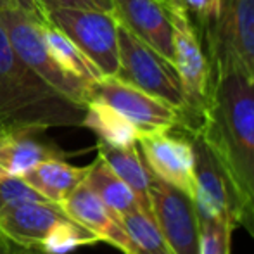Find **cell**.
<instances>
[{"instance_id":"1","label":"cell","mask_w":254,"mask_h":254,"mask_svg":"<svg viewBox=\"0 0 254 254\" xmlns=\"http://www.w3.org/2000/svg\"><path fill=\"white\" fill-rule=\"evenodd\" d=\"M206 54L209 92L195 131L227 182L237 227L254 239V78L228 52Z\"/></svg>"},{"instance_id":"2","label":"cell","mask_w":254,"mask_h":254,"mask_svg":"<svg viewBox=\"0 0 254 254\" xmlns=\"http://www.w3.org/2000/svg\"><path fill=\"white\" fill-rule=\"evenodd\" d=\"M85 111L87 106L61 95L21 61L0 21V133L81 127Z\"/></svg>"},{"instance_id":"3","label":"cell","mask_w":254,"mask_h":254,"mask_svg":"<svg viewBox=\"0 0 254 254\" xmlns=\"http://www.w3.org/2000/svg\"><path fill=\"white\" fill-rule=\"evenodd\" d=\"M0 21L5 28L14 52L24 64H28L45 83L51 85L61 95L80 106H87L90 101L92 83L63 71L54 61L42 31L44 21H38L37 17L19 9L0 10Z\"/></svg>"},{"instance_id":"4","label":"cell","mask_w":254,"mask_h":254,"mask_svg":"<svg viewBox=\"0 0 254 254\" xmlns=\"http://www.w3.org/2000/svg\"><path fill=\"white\" fill-rule=\"evenodd\" d=\"M118 49L120 67L114 76L168 102L180 111L185 121L187 99L173 61L142 42L123 26L118 28Z\"/></svg>"},{"instance_id":"5","label":"cell","mask_w":254,"mask_h":254,"mask_svg":"<svg viewBox=\"0 0 254 254\" xmlns=\"http://www.w3.org/2000/svg\"><path fill=\"white\" fill-rule=\"evenodd\" d=\"M47 23L61 30L92 63L102 76H114L120 67L118 28L113 12L95 9L54 7L45 10Z\"/></svg>"},{"instance_id":"6","label":"cell","mask_w":254,"mask_h":254,"mask_svg":"<svg viewBox=\"0 0 254 254\" xmlns=\"http://www.w3.org/2000/svg\"><path fill=\"white\" fill-rule=\"evenodd\" d=\"M173 23V63L180 76L187 99V114L184 131L197 128L209 92L211 67L206 49L202 47L201 33L185 9L168 7Z\"/></svg>"},{"instance_id":"7","label":"cell","mask_w":254,"mask_h":254,"mask_svg":"<svg viewBox=\"0 0 254 254\" xmlns=\"http://www.w3.org/2000/svg\"><path fill=\"white\" fill-rule=\"evenodd\" d=\"M90 101L113 107L135 125L142 135L180 130L184 127V116L178 109L116 76H102L94 81L90 87Z\"/></svg>"},{"instance_id":"8","label":"cell","mask_w":254,"mask_h":254,"mask_svg":"<svg viewBox=\"0 0 254 254\" xmlns=\"http://www.w3.org/2000/svg\"><path fill=\"white\" fill-rule=\"evenodd\" d=\"M201 38L206 51H225L254 78V0H214Z\"/></svg>"},{"instance_id":"9","label":"cell","mask_w":254,"mask_h":254,"mask_svg":"<svg viewBox=\"0 0 254 254\" xmlns=\"http://www.w3.org/2000/svg\"><path fill=\"white\" fill-rule=\"evenodd\" d=\"M151 214L175 254H199L201 227L194 199L154 175L149 189Z\"/></svg>"},{"instance_id":"10","label":"cell","mask_w":254,"mask_h":254,"mask_svg":"<svg viewBox=\"0 0 254 254\" xmlns=\"http://www.w3.org/2000/svg\"><path fill=\"white\" fill-rule=\"evenodd\" d=\"M152 131L140 135L137 145L149 170L159 180L194 197V147L190 135L184 130Z\"/></svg>"},{"instance_id":"11","label":"cell","mask_w":254,"mask_h":254,"mask_svg":"<svg viewBox=\"0 0 254 254\" xmlns=\"http://www.w3.org/2000/svg\"><path fill=\"white\" fill-rule=\"evenodd\" d=\"M120 26L173 61V23L161 0H111Z\"/></svg>"},{"instance_id":"12","label":"cell","mask_w":254,"mask_h":254,"mask_svg":"<svg viewBox=\"0 0 254 254\" xmlns=\"http://www.w3.org/2000/svg\"><path fill=\"white\" fill-rule=\"evenodd\" d=\"M194 147L195 192L194 204L199 218H230L237 225L234 202L216 159L199 131H187Z\"/></svg>"},{"instance_id":"13","label":"cell","mask_w":254,"mask_h":254,"mask_svg":"<svg viewBox=\"0 0 254 254\" xmlns=\"http://www.w3.org/2000/svg\"><path fill=\"white\" fill-rule=\"evenodd\" d=\"M67 214L54 202H16L0 207V235L23 248L42 249V242Z\"/></svg>"},{"instance_id":"14","label":"cell","mask_w":254,"mask_h":254,"mask_svg":"<svg viewBox=\"0 0 254 254\" xmlns=\"http://www.w3.org/2000/svg\"><path fill=\"white\" fill-rule=\"evenodd\" d=\"M61 207L71 220L97 235L101 242H107L125 254H137L121 220L83 182L67 195Z\"/></svg>"},{"instance_id":"15","label":"cell","mask_w":254,"mask_h":254,"mask_svg":"<svg viewBox=\"0 0 254 254\" xmlns=\"http://www.w3.org/2000/svg\"><path fill=\"white\" fill-rule=\"evenodd\" d=\"M67 154L42 137V130H14L0 133V175L23 177L47 159H66Z\"/></svg>"},{"instance_id":"16","label":"cell","mask_w":254,"mask_h":254,"mask_svg":"<svg viewBox=\"0 0 254 254\" xmlns=\"http://www.w3.org/2000/svg\"><path fill=\"white\" fill-rule=\"evenodd\" d=\"M88 166H73L64 159H47L23 175V178L47 201L63 204L85 180Z\"/></svg>"},{"instance_id":"17","label":"cell","mask_w":254,"mask_h":254,"mask_svg":"<svg viewBox=\"0 0 254 254\" xmlns=\"http://www.w3.org/2000/svg\"><path fill=\"white\" fill-rule=\"evenodd\" d=\"M97 154L107 163V166L137 194L144 209L151 214L149 189L154 180V173L145 164L138 145L131 147H113L97 142Z\"/></svg>"},{"instance_id":"18","label":"cell","mask_w":254,"mask_h":254,"mask_svg":"<svg viewBox=\"0 0 254 254\" xmlns=\"http://www.w3.org/2000/svg\"><path fill=\"white\" fill-rule=\"evenodd\" d=\"M83 184L97 195L118 218L133 211L144 209L140 199L133 190L107 166V163L97 154L94 163L88 164ZM145 211V209H144ZM147 213V211H145Z\"/></svg>"},{"instance_id":"19","label":"cell","mask_w":254,"mask_h":254,"mask_svg":"<svg viewBox=\"0 0 254 254\" xmlns=\"http://www.w3.org/2000/svg\"><path fill=\"white\" fill-rule=\"evenodd\" d=\"M81 127H87L99 137V142L113 147H131L137 145L140 131L118 111L107 104L90 101L87 104Z\"/></svg>"},{"instance_id":"20","label":"cell","mask_w":254,"mask_h":254,"mask_svg":"<svg viewBox=\"0 0 254 254\" xmlns=\"http://www.w3.org/2000/svg\"><path fill=\"white\" fill-rule=\"evenodd\" d=\"M42 31H44L45 44H47L54 61L61 66V69L80 78V80L88 81V83L101 80L102 73L97 69V66L63 31L45 21L42 23Z\"/></svg>"},{"instance_id":"21","label":"cell","mask_w":254,"mask_h":254,"mask_svg":"<svg viewBox=\"0 0 254 254\" xmlns=\"http://www.w3.org/2000/svg\"><path fill=\"white\" fill-rule=\"evenodd\" d=\"M137 254H175L154 221L152 214L144 209L133 211L120 218Z\"/></svg>"},{"instance_id":"22","label":"cell","mask_w":254,"mask_h":254,"mask_svg":"<svg viewBox=\"0 0 254 254\" xmlns=\"http://www.w3.org/2000/svg\"><path fill=\"white\" fill-rule=\"evenodd\" d=\"M101 239L92 234L83 225L76 223L71 218L63 220L47 234L42 242V251L45 254H69L81 246L99 244Z\"/></svg>"},{"instance_id":"23","label":"cell","mask_w":254,"mask_h":254,"mask_svg":"<svg viewBox=\"0 0 254 254\" xmlns=\"http://www.w3.org/2000/svg\"><path fill=\"white\" fill-rule=\"evenodd\" d=\"M199 254H232V234L237 227L230 218H199Z\"/></svg>"},{"instance_id":"24","label":"cell","mask_w":254,"mask_h":254,"mask_svg":"<svg viewBox=\"0 0 254 254\" xmlns=\"http://www.w3.org/2000/svg\"><path fill=\"white\" fill-rule=\"evenodd\" d=\"M45 201L47 199L40 192L35 190L23 177L0 175V207L16 202H45Z\"/></svg>"},{"instance_id":"25","label":"cell","mask_w":254,"mask_h":254,"mask_svg":"<svg viewBox=\"0 0 254 254\" xmlns=\"http://www.w3.org/2000/svg\"><path fill=\"white\" fill-rule=\"evenodd\" d=\"M44 10L54 7H73V9H95L113 12L111 0H40Z\"/></svg>"},{"instance_id":"26","label":"cell","mask_w":254,"mask_h":254,"mask_svg":"<svg viewBox=\"0 0 254 254\" xmlns=\"http://www.w3.org/2000/svg\"><path fill=\"white\" fill-rule=\"evenodd\" d=\"M14 3H16V9L37 17L38 21H45L47 23V16H45V10L42 7L40 0H14Z\"/></svg>"},{"instance_id":"27","label":"cell","mask_w":254,"mask_h":254,"mask_svg":"<svg viewBox=\"0 0 254 254\" xmlns=\"http://www.w3.org/2000/svg\"><path fill=\"white\" fill-rule=\"evenodd\" d=\"M0 254H17L14 242L7 241L3 235H0Z\"/></svg>"},{"instance_id":"28","label":"cell","mask_w":254,"mask_h":254,"mask_svg":"<svg viewBox=\"0 0 254 254\" xmlns=\"http://www.w3.org/2000/svg\"><path fill=\"white\" fill-rule=\"evenodd\" d=\"M16 246V253L17 254H45L42 249H37V248H23V246Z\"/></svg>"},{"instance_id":"29","label":"cell","mask_w":254,"mask_h":254,"mask_svg":"<svg viewBox=\"0 0 254 254\" xmlns=\"http://www.w3.org/2000/svg\"><path fill=\"white\" fill-rule=\"evenodd\" d=\"M7 9H16L14 0H0V10H7Z\"/></svg>"},{"instance_id":"30","label":"cell","mask_w":254,"mask_h":254,"mask_svg":"<svg viewBox=\"0 0 254 254\" xmlns=\"http://www.w3.org/2000/svg\"><path fill=\"white\" fill-rule=\"evenodd\" d=\"M161 2L166 3L168 7H180V9H185L184 0H161Z\"/></svg>"}]
</instances>
